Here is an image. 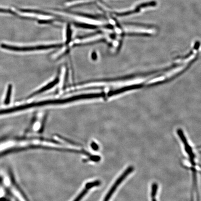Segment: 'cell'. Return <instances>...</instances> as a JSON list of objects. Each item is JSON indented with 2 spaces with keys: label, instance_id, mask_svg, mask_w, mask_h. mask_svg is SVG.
<instances>
[{
  "label": "cell",
  "instance_id": "6da1fadb",
  "mask_svg": "<svg viewBox=\"0 0 201 201\" xmlns=\"http://www.w3.org/2000/svg\"><path fill=\"white\" fill-rule=\"evenodd\" d=\"M39 141L50 142L54 143L60 144L58 141L51 139L44 138H27L24 139H7L0 142V154L8 151L17 149L35 148L40 144L36 143Z\"/></svg>",
  "mask_w": 201,
  "mask_h": 201
},
{
  "label": "cell",
  "instance_id": "7a4b0ae2",
  "mask_svg": "<svg viewBox=\"0 0 201 201\" xmlns=\"http://www.w3.org/2000/svg\"><path fill=\"white\" fill-rule=\"evenodd\" d=\"M2 182L18 201H28L20 189L14 184L12 178L9 174H4L2 176Z\"/></svg>",
  "mask_w": 201,
  "mask_h": 201
},
{
  "label": "cell",
  "instance_id": "3957f363",
  "mask_svg": "<svg viewBox=\"0 0 201 201\" xmlns=\"http://www.w3.org/2000/svg\"><path fill=\"white\" fill-rule=\"evenodd\" d=\"M60 46L59 44H50L47 45H39V46H30V47H17L10 46L5 44H2L1 47L4 50L16 52H27L32 51L40 50L49 49V48H55Z\"/></svg>",
  "mask_w": 201,
  "mask_h": 201
},
{
  "label": "cell",
  "instance_id": "277c9868",
  "mask_svg": "<svg viewBox=\"0 0 201 201\" xmlns=\"http://www.w3.org/2000/svg\"><path fill=\"white\" fill-rule=\"evenodd\" d=\"M101 184V182L99 180H96V181H93V182H90V183H87L85 185L84 188L83 189V191L80 193V194L77 196L76 198L73 201H80L83 197L87 194L88 192V191L91 188L95 187L98 186Z\"/></svg>",
  "mask_w": 201,
  "mask_h": 201
},
{
  "label": "cell",
  "instance_id": "5b68a950",
  "mask_svg": "<svg viewBox=\"0 0 201 201\" xmlns=\"http://www.w3.org/2000/svg\"><path fill=\"white\" fill-rule=\"evenodd\" d=\"M98 0H69L65 2V4L68 7H74L79 5L89 4L90 3L97 1Z\"/></svg>",
  "mask_w": 201,
  "mask_h": 201
},
{
  "label": "cell",
  "instance_id": "8992f818",
  "mask_svg": "<svg viewBox=\"0 0 201 201\" xmlns=\"http://www.w3.org/2000/svg\"><path fill=\"white\" fill-rule=\"evenodd\" d=\"M141 9L139 8L138 6L136 7L135 9L131 10L128 11L124 12H115L114 14L117 16V17H125V16H129V15H132L136 13H139L140 12Z\"/></svg>",
  "mask_w": 201,
  "mask_h": 201
},
{
  "label": "cell",
  "instance_id": "52a82bcc",
  "mask_svg": "<svg viewBox=\"0 0 201 201\" xmlns=\"http://www.w3.org/2000/svg\"><path fill=\"white\" fill-rule=\"evenodd\" d=\"M126 25L132 26L137 27L143 28H156V27L150 24H138V23H133V22H127L124 23Z\"/></svg>",
  "mask_w": 201,
  "mask_h": 201
},
{
  "label": "cell",
  "instance_id": "ba28073f",
  "mask_svg": "<svg viewBox=\"0 0 201 201\" xmlns=\"http://www.w3.org/2000/svg\"><path fill=\"white\" fill-rule=\"evenodd\" d=\"M12 87H12V84H9L8 86L6 97H5V100H4V104L5 105H9L10 102L11 96V94H12Z\"/></svg>",
  "mask_w": 201,
  "mask_h": 201
},
{
  "label": "cell",
  "instance_id": "9c48e42d",
  "mask_svg": "<svg viewBox=\"0 0 201 201\" xmlns=\"http://www.w3.org/2000/svg\"><path fill=\"white\" fill-rule=\"evenodd\" d=\"M157 5V2L153 1L148 2H143L137 5L140 9L146 8L148 7H154Z\"/></svg>",
  "mask_w": 201,
  "mask_h": 201
},
{
  "label": "cell",
  "instance_id": "30bf717a",
  "mask_svg": "<svg viewBox=\"0 0 201 201\" xmlns=\"http://www.w3.org/2000/svg\"><path fill=\"white\" fill-rule=\"evenodd\" d=\"M0 13H9V14L17 15L16 13L13 12V11L7 9H2V8H0Z\"/></svg>",
  "mask_w": 201,
  "mask_h": 201
},
{
  "label": "cell",
  "instance_id": "8fae6325",
  "mask_svg": "<svg viewBox=\"0 0 201 201\" xmlns=\"http://www.w3.org/2000/svg\"><path fill=\"white\" fill-rule=\"evenodd\" d=\"M92 148L95 150H97L98 149V146L95 143H93L91 144Z\"/></svg>",
  "mask_w": 201,
  "mask_h": 201
}]
</instances>
